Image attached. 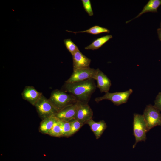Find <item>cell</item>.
<instances>
[{
    "label": "cell",
    "instance_id": "obj_1",
    "mask_svg": "<svg viewBox=\"0 0 161 161\" xmlns=\"http://www.w3.org/2000/svg\"><path fill=\"white\" fill-rule=\"evenodd\" d=\"M96 87L95 80L90 78L80 82H65L63 88L64 91L74 96L78 102L88 103Z\"/></svg>",
    "mask_w": 161,
    "mask_h": 161
},
{
    "label": "cell",
    "instance_id": "obj_2",
    "mask_svg": "<svg viewBox=\"0 0 161 161\" xmlns=\"http://www.w3.org/2000/svg\"><path fill=\"white\" fill-rule=\"evenodd\" d=\"M49 99L57 112L78 102L72 95L57 89L52 92Z\"/></svg>",
    "mask_w": 161,
    "mask_h": 161
},
{
    "label": "cell",
    "instance_id": "obj_3",
    "mask_svg": "<svg viewBox=\"0 0 161 161\" xmlns=\"http://www.w3.org/2000/svg\"><path fill=\"white\" fill-rule=\"evenodd\" d=\"M148 131L147 123L143 115L135 113L134 114L133 132L135 142L133 146L134 148L137 144L140 141H145L146 134Z\"/></svg>",
    "mask_w": 161,
    "mask_h": 161
},
{
    "label": "cell",
    "instance_id": "obj_4",
    "mask_svg": "<svg viewBox=\"0 0 161 161\" xmlns=\"http://www.w3.org/2000/svg\"><path fill=\"white\" fill-rule=\"evenodd\" d=\"M132 92L133 90L131 89L123 92L113 93L108 92L102 96L96 98L95 100L98 103L103 100H108L112 102L114 105L119 106L126 103Z\"/></svg>",
    "mask_w": 161,
    "mask_h": 161
},
{
    "label": "cell",
    "instance_id": "obj_5",
    "mask_svg": "<svg viewBox=\"0 0 161 161\" xmlns=\"http://www.w3.org/2000/svg\"><path fill=\"white\" fill-rule=\"evenodd\" d=\"M159 110L151 104L147 105L143 114L149 131L157 126H161V114Z\"/></svg>",
    "mask_w": 161,
    "mask_h": 161
},
{
    "label": "cell",
    "instance_id": "obj_6",
    "mask_svg": "<svg viewBox=\"0 0 161 161\" xmlns=\"http://www.w3.org/2000/svg\"><path fill=\"white\" fill-rule=\"evenodd\" d=\"M34 106L42 120L54 115L57 112L49 99H47L43 95Z\"/></svg>",
    "mask_w": 161,
    "mask_h": 161
},
{
    "label": "cell",
    "instance_id": "obj_7",
    "mask_svg": "<svg viewBox=\"0 0 161 161\" xmlns=\"http://www.w3.org/2000/svg\"><path fill=\"white\" fill-rule=\"evenodd\" d=\"M97 72V69L90 67L74 70L70 77L65 82L72 83L80 82L90 78L94 79Z\"/></svg>",
    "mask_w": 161,
    "mask_h": 161
},
{
    "label": "cell",
    "instance_id": "obj_8",
    "mask_svg": "<svg viewBox=\"0 0 161 161\" xmlns=\"http://www.w3.org/2000/svg\"><path fill=\"white\" fill-rule=\"evenodd\" d=\"M93 112L88 103L78 102V106L75 119L84 124L92 119Z\"/></svg>",
    "mask_w": 161,
    "mask_h": 161
},
{
    "label": "cell",
    "instance_id": "obj_9",
    "mask_svg": "<svg viewBox=\"0 0 161 161\" xmlns=\"http://www.w3.org/2000/svg\"><path fill=\"white\" fill-rule=\"evenodd\" d=\"M21 95L23 99L34 106L43 95L42 93L32 86H26L23 89Z\"/></svg>",
    "mask_w": 161,
    "mask_h": 161
},
{
    "label": "cell",
    "instance_id": "obj_10",
    "mask_svg": "<svg viewBox=\"0 0 161 161\" xmlns=\"http://www.w3.org/2000/svg\"><path fill=\"white\" fill-rule=\"evenodd\" d=\"M78 102L64 108L57 112L55 116L58 119L64 121H69L75 119L78 106Z\"/></svg>",
    "mask_w": 161,
    "mask_h": 161
},
{
    "label": "cell",
    "instance_id": "obj_11",
    "mask_svg": "<svg viewBox=\"0 0 161 161\" xmlns=\"http://www.w3.org/2000/svg\"><path fill=\"white\" fill-rule=\"evenodd\" d=\"M94 80L97 81V87L101 92L106 93L109 92L112 85L111 81L107 75L98 68L97 69Z\"/></svg>",
    "mask_w": 161,
    "mask_h": 161
},
{
    "label": "cell",
    "instance_id": "obj_12",
    "mask_svg": "<svg viewBox=\"0 0 161 161\" xmlns=\"http://www.w3.org/2000/svg\"><path fill=\"white\" fill-rule=\"evenodd\" d=\"M72 55L73 70L89 67L91 59L84 55L79 50Z\"/></svg>",
    "mask_w": 161,
    "mask_h": 161
},
{
    "label": "cell",
    "instance_id": "obj_13",
    "mask_svg": "<svg viewBox=\"0 0 161 161\" xmlns=\"http://www.w3.org/2000/svg\"><path fill=\"white\" fill-rule=\"evenodd\" d=\"M86 124L90 127L97 139L100 137L107 127L106 123L103 120L96 122L91 119Z\"/></svg>",
    "mask_w": 161,
    "mask_h": 161
},
{
    "label": "cell",
    "instance_id": "obj_14",
    "mask_svg": "<svg viewBox=\"0 0 161 161\" xmlns=\"http://www.w3.org/2000/svg\"><path fill=\"white\" fill-rule=\"evenodd\" d=\"M58 119L54 115L42 120L40 123L39 131L42 134H48Z\"/></svg>",
    "mask_w": 161,
    "mask_h": 161
},
{
    "label": "cell",
    "instance_id": "obj_15",
    "mask_svg": "<svg viewBox=\"0 0 161 161\" xmlns=\"http://www.w3.org/2000/svg\"><path fill=\"white\" fill-rule=\"evenodd\" d=\"M161 5V0H150L144 6L142 11L134 18L128 21L126 23L130 22L131 20L137 18L143 14L148 12H157L158 7Z\"/></svg>",
    "mask_w": 161,
    "mask_h": 161
},
{
    "label": "cell",
    "instance_id": "obj_16",
    "mask_svg": "<svg viewBox=\"0 0 161 161\" xmlns=\"http://www.w3.org/2000/svg\"><path fill=\"white\" fill-rule=\"evenodd\" d=\"M112 38L111 35H107L94 40L91 44L85 48L87 50H97L102 47L109 40Z\"/></svg>",
    "mask_w": 161,
    "mask_h": 161
},
{
    "label": "cell",
    "instance_id": "obj_17",
    "mask_svg": "<svg viewBox=\"0 0 161 161\" xmlns=\"http://www.w3.org/2000/svg\"><path fill=\"white\" fill-rule=\"evenodd\" d=\"M66 31L70 32H72L75 34L78 33H87L93 35H97L103 33H109V30L108 29L100 27L98 25H95L85 30L79 32H72L66 30Z\"/></svg>",
    "mask_w": 161,
    "mask_h": 161
},
{
    "label": "cell",
    "instance_id": "obj_18",
    "mask_svg": "<svg viewBox=\"0 0 161 161\" xmlns=\"http://www.w3.org/2000/svg\"><path fill=\"white\" fill-rule=\"evenodd\" d=\"M48 134L55 137H63L62 131V121L58 119Z\"/></svg>",
    "mask_w": 161,
    "mask_h": 161
},
{
    "label": "cell",
    "instance_id": "obj_19",
    "mask_svg": "<svg viewBox=\"0 0 161 161\" xmlns=\"http://www.w3.org/2000/svg\"><path fill=\"white\" fill-rule=\"evenodd\" d=\"M64 42L67 49L72 55L79 50L77 46L71 39H66L64 40Z\"/></svg>",
    "mask_w": 161,
    "mask_h": 161
},
{
    "label": "cell",
    "instance_id": "obj_20",
    "mask_svg": "<svg viewBox=\"0 0 161 161\" xmlns=\"http://www.w3.org/2000/svg\"><path fill=\"white\" fill-rule=\"evenodd\" d=\"M61 121L63 137H68L71 136V126L69 121Z\"/></svg>",
    "mask_w": 161,
    "mask_h": 161
},
{
    "label": "cell",
    "instance_id": "obj_21",
    "mask_svg": "<svg viewBox=\"0 0 161 161\" xmlns=\"http://www.w3.org/2000/svg\"><path fill=\"white\" fill-rule=\"evenodd\" d=\"M71 126V136L76 133L84 124L76 119L69 121Z\"/></svg>",
    "mask_w": 161,
    "mask_h": 161
},
{
    "label": "cell",
    "instance_id": "obj_22",
    "mask_svg": "<svg viewBox=\"0 0 161 161\" xmlns=\"http://www.w3.org/2000/svg\"><path fill=\"white\" fill-rule=\"evenodd\" d=\"M83 7L85 11L90 16L93 15V12L89 0H82Z\"/></svg>",
    "mask_w": 161,
    "mask_h": 161
},
{
    "label": "cell",
    "instance_id": "obj_23",
    "mask_svg": "<svg viewBox=\"0 0 161 161\" xmlns=\"http://www.w3.org/2000/svg\"><path fill=\"white\" fill-rule=\"evenodd\" d=\"M153 106L160 111H161V92H159L156 96Z\"/></svg>",
    "mask_w": 161,
    "mask_h": 161
},
{
    "label": "cell",
    "instance_id": "obj_24",
    "mask_svg": "<svg viewBox=\"0 0 161 161\" xmlns=\"http://www.w3.org/2000/svg\"><path fill=\"white\" fill-rule=\"evenodd\" d=\"M157 33L159 38L161 41V27H160L157 29Z\"/></svg>",
    "mask_w": 161,
    "mask_h": 161
},
{
    "label": "cell",
    "instance_id": "obj_25",
    "mask_svg": "<svg viewBox=\"0 0 161 161\" xmlns=\"http://www.w3.org/2000/svg\"><path fill=\"white\" fill-rule=\"evenodd\" d=\"M160 27H161V22L160 24Z\"/></svg>",
    "mask_w": 161,
    "mask_h": 161
}]
</instances>
